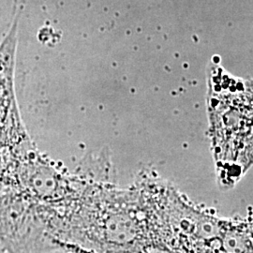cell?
I'll use <instances>...</instances> for the list:
<instances>
[{
	"instance_id": "1",
	"label": "cell",
	"mask_w": 253,
	"mask_h": 253,
	"mask_svg": "<svg viewBox=\"0 0 253 253\" xmlns=\"http://www.w3.org/2000/svg\"><path fill=\"white\" fill-rule=\"evenodd\" d=\"M62 213L18 188L0 182V242L7 253L59 249Z\"/></svg>"
},
{
	"instance_id": "2",
	"label": "cell",
	"mask_w": 253,
	"mask_h": 253,
	"mask_svg": "<svg viewBox=\"0 0 253 253\" xmlns=\"http://www.w3.org/2000/svg\"><path fill=\"white\" fill-rule=\"evenodd\" d=\"M0 253H5V251H4V249H3V247H2L1 243H0Z\"/></svg>"
}]
</instances>
